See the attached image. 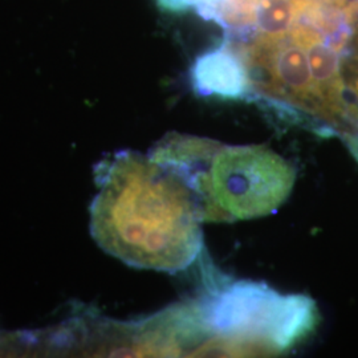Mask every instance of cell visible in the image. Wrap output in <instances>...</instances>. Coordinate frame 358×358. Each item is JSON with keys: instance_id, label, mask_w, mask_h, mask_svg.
<instances>
[{"instance_id": "6da1fadb", "label": "cell", "mask_w": 358, "mask_h": 358, "mask_svg": "<svg viewBox=\"0 0 358 358\" xmlns=\"http://www.w3.org/2000/svg\"><path fill=\"white\" fill-rule=\"evenodd\" d=\"M96 182L90 230L105 252L134 268L169 273L189 268L201 256L203 222L177 170L122 150L99 164Z\"/></svg>"}, {"instance_id": "7a4b0ae2", "label": "cell", "mask_w": 358, "mask_h": 358, "mask_svg": "<svg viewBox=\"0 0 358 358\" xmlns=\"http://www.w3.org/2000/svg\"><path fill=\"white\" fill-rule=\"evenodd\" d=\"M149 155L189 183L205 223L267 217L288 199L296 180L294 167L266 145L229 146L170 133Z\"/></svg>"}, {"instance_id": "3957f363", "label": "cell", "mask_w": 358, "mask_h": 358, "mask_svg": "<svg viewBox=\"0 0 358 358\" xmlns=\"http://www.w3.org/2000/svg\"><path fill=\"white\" fill-rule=\"evenodd\" d=\"M192 306L208 337L206 353L215 356L282 353L306 337L317 320L308 296L279 294L250 280L213 282Z\"/></svg>"}, {"instance_id": "277c9868", "label": "cell", "mask_w": 358, "mask_h": 358, "mask_svg": "<svg viewBox=\"0 0 358 358\" xmlns=\"http://www.w3.org/2000/svg\"><path fill=\"white\" fill-rule=\"evenodd\" d=\"M356 13L348 0H224L217 23L242 38L307 24L331 36H345Z\"/></svg>"}, {"instance_id": "5b68a950", "label": "cell", "mask_w": 358, "mask_h": 358, "mask_svg": "<svg viewBox=\"0 0 358 358\" xmlns=\"http://www.w3.org/2000/svg\"><path fill=\"white\" fill-rule=\"evenodd\" d=\"M190 77L192 90L202 97L222 100H245L252 97L243 56L229 36L194 60Z\"/></svg>"}, {"instance_id": "8992f818", "label": "cell", "mask_w": 358, "mask_h": 358, "mask_svg": "<svg viewBox=\"0 0 358 358\" xmlns=\"http://www.w3.org/2000/svg\"><path fill=\"white\" fill-rule=\"evenodd\" d=\"M162 11L173 13L195 11L208 22H217L224 0H155Z\"/></svg>"}, {"instance_id": "52a82bcc", "label": "cell", "mask_w": 358, "mask_h": 358, "mask_svg": "<svg viewBox=\"0 0 358 358\" xmlns=\"http://www.w3.org/2000/svg\"><path fill=\"white\" fill-rule=\"evenodd\" d=\"M356 13H358V1L356 3ZM350 93H352V97H353V101L358 106V72L357 76L355 77V81L353 84L350 85Z\"/></svg>"}]
</instances>
